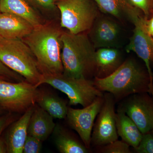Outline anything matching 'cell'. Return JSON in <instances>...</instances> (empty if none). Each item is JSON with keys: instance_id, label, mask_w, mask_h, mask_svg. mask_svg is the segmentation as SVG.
Returning a JSON list of instances; mask_svg holds the SVG:
<instances>
[{"instance_id": "1", "label": "cell", "mask_w": 153, "mask_h": 153, "mask_svg": "<svg viewBox=\"0 0 153 153\" xmlns=\"http://www.w3.org/2000/svg\"><path fill=\"white\" fill-rule=\"evenodd\" d=\"M61 28L54 22H46L22 39L33 52L42 74L63 73Z\"/></svg>"}, {"instance_id": "2", "label": "cell", "mask_w": 153, "mask_h": 153, "mask_svg": "<svg viewBox=\"0 0 153 153\" xmlns=\"http://www.w3.org/2000/svg\"><path fill=\"white\" fill-rule=\"evenodd\" d=\"M61 41L63 74L76 78H88L95 72L96 52L88 36L85 33L74 34L63 31Z\"/></svg>"}, {"instance_id": "3", "label": "cell", "mask_w": 153, "mask_h": 153, "mask_svg": "<svg viewBox=\"0 0 153 153\" xmlns=\"http://www.w3.org/2000/svg\"><path fill=\"white\" fill-rule=\"evenodd\" d=\"M93 81L99 90L111 93L117 99L149 92V75L131 59L126 60L109 76L102 78L95 77Z\"/></svg>"}, {"instance_id": "4", "label": "cell", "mask_w": 153, "mask_h": 153, "mask_svg": "<svg viewBox=\"0 0 153 153\" xmlns=\"http://www.w3.org/2000/svg\"><path fill=\"white\" fill-rule=\"evenodd\" d=\"M0 61L37 87L42 77L36 58L22 39L0 37Z\"/></svg>"}, {"instance_id": "5", "label": "cell", "mask_w": 153, "mask_h": 153, "mask_svg": "<svg viewBox=\"0 0 153 153\" xmlns=\"http://www.w3.org/2000/svg\"><path fill=\"white\" fill-rule=\"evenodd\" d=\"M47 84L66 94L69 104H79L83 107L88 106L97 97H103L101 91L97 88L94 81L88 78H76L65 75L42 74L39 86Z\"/></svg>"}, {"instance_id": "6", "label": "cell", "mask_w": 153, "mask_h": 153, "mask_svg": "<svg viewBox=\"0 0 153 153\" xmlns=\"http://www.w3.org/2000/svg\"><path fill=\"white\" fill-rule=\"evenodd\" d=\"M56 6L60 12V27L72 34L88 31L98 16L90 0H57Z\"/></svg>"}, {"instance_id": "7", "label": "cell", "mask_w": 153, "mask_h": 153, "mask_svg": "<svg viewBox=\"0 0 153 153\" xmlns=\"http://www.w3.org/2000/svg\"><path fill=\"white\" fill-rule=\"evenodd\" d=\"M0 79V106L15 112H25L36 104L40 90L26 81L12 82Z\"/></svg>"}, {"instance_id": "8", "label": "cell", "mask_w": 153, "mask_h": 153, "mask_svg": "<svg viewBox=\"0 0 153 153\" xmlns=\"http://www.w3.org/2000/svg\"><path fill=\"white\" fill-rule=\"evenodd\" d=\"M116 114L114 97L108 93L104 96L103 104L94 126L91 143L100 146L118 140Z\"/></svg>"}, {"instance_id": "9", "label": "cell", "mask_w": 153, "mask_h": 153, "mask_svg": "<svg viewBox=\"0 0 153 153\" xmlns=\"http://www.w3.org/2000/svg\"><path fill=\"white\" fill-rule=\"evenodd\" d=\"M103 101L104 96L97 97L91 104L82 109L68 108L66 117L68 124L77 133L87 148L90 146L94 120Z\"/></svg>"}, {"instance_id": "10", "label": "cell", "mask_w": 153, "mask_h": 153, "mask_svg": "<svg viewBox=\"0 0 153 153\" xmlns=\"http://www.w3.org/2000/svg\"><path fill=\"white\" fill-rule=\"evenodd\" d=\"M144 19L141 17L134 23L133 34L126 50L127 52H135L145 62L149 77V93L153 97V74L151 68L153 61V40L145 29Z\"/></svg>"}, {"instance_id": "11", "label": "cell", "mask_w": 153, "mask_h": 153, "mask_svg": "<svg viewBox=\"0 0 153 153\" xmlns=\"http://www.w3.org/2000/svg\"><path fill=\"white\" fill-rule=\"evenodd\" d=\"M141 94L131 96L120 108L131 119L143 134L153 129V101L147 96Z\"/></svg>"}, {"instance_id": "12", "label": "cell", "mask_w": 153, "mask_h": 153, "mask_svg": "<svg viewBox=\"0 0 153 153\" xmlns=\"http://www.w3.org/2000/svg\"><path fill=\"white\" fill-rule=\"evenodd\" d=\"M89 31V39L95 49L118 48L120 29L112 19L97 16Z\"/></svg>"}, {"instance_id": "13", "label": "cell", "mask_w": 153, "mask_h": 153, "mask_svg": "<svg viewBox=\"0 0 153 153\" xmlns=\"http://www.w3.org/2000/svg\"><path fill=\"white\" fill-rule=\"evenodd\" d=\"M34 106L30 107L27 109L9 129L5 142L7 153H23V147L28 135V126Z\"/></svg>"}, {"instance_id": "14", "label": "cell", "mask_w": 153, "mask_h": 153, "mask_svg": "<svg viewBox=\"0 0 153 153\" xmlns=\"http://www.w3.org/2000/svg\"><path fill=\"white\" fill-rule=\"evenodd\" d=\"M34 27L25 19L14 14L0 13V37L6 39H23Z\"/></svg>"}, {"instance_id": "15", "label": "cell", "mask_w": 153, "mask_h": 153, "mask_svg": "<svg viewBox=\"0 0 153 153\" xmlns=\"http://www.w3.org/2000/svg\"><path fill=\"white\" fill-rule=\"evenodd\" d=\"M123 62L118 48L106 47L98 49L95 54V77L102 78L109 76Z\"/></svg>"}, {"instance_id": "16", "label": "cell", "mask_w": 153, "mask_h": 153, "mask_svg": "<svg viewBox=\"0 0 153 153\" xmlns=\"http://www.w3.org/2000/svg\"><path fill=\"white\" fill-rule=\"evenodd\" d=\"M100 10L119 20H128L134 24L142 16L141 12L128 0H93Z\"/></svg>"}, {"instance_id": "17", "label": "cell", "mask_w": 153, "mask_h": 153, "mask_svg": "<svg viewBox=\"0 0 153 153\" xmlns=\"http://www.w3.org/2000/svg\"><path fill=\"white\" fill-rule=\"evenodd\" d=\"M54 118L38 105L34 106L28 128V134L36 137L41 141L49 137L55 130Z\"/></svg>"}, {"instance_id": "18", "label": "cell", "mask_w": 153, "mask_h": 153, "mask_svg": "<svg viewBox=\"0 0 153 153\" xmlns=\"http://www.w3.org/2000/svg\"><path fill=\"white\" fill-rule=\"evenodd\" d=\"M0 11L22 17L34 27L45 23L40 13L33 8L27 0H0Z\"/></svg>"}, {"instance_id": "19", "label": "cell", "mask_w": 153, "mask_h": 153, "mask_svg": "<svg viewBox=\"0 0 153 153\" xmlns=\"http://www.w3.org/2000/svg\"><path fill=\"white\" fill-rule=\"evenodd\" d=\"M116 124L118 135L130 146L136 148L141 140L143 134L131 119L120 108L116 114Z\"/></svg>"}, {"instance_id": "20", "label": "cell", "mask_w": 153, "mask_h": 153, "mask_svg": "<svg viewBox=\"0 0 153 153\" xmlns=\"http://www.w3.org/2000/svg\"><path fill=\"white\" fill-rule=\"evenodd\" d=\"M36 104L54 118L63 119L66 117L68 107L63 100L54 94L40 90Z\"/></svg>"}, {"instance_id": "21", "label": "cell", "mask_w": 153, "mask_h": 153, "mask_svg": "<svg viewBox=\"0 0 153 153\" xmlns=\"http://www.w3.org/2000/svg\"><path fill=\"white\" fill-rule=\"evenodd\" d=\"M55 144L61 153H86L88 152L85 145L63 131L58 130L55 137Z\"/></svg>"}, {"instance_id": "22", "label": "cell", "mask_w": 153, "mask_h": 153, "mask_svg": "<svg viewBox=\"0 0 153 153\" xmlns=\"http://www.w3.org/2000/svg\"><path fill=\"white\" fill-rule=\"evenodd\" d=\"M30 5L38 12L49 13L57 10V0H27Z\"/></svg>"}, {"instance_id": "23", "label": "cell", "mask_w": 153, "mask_h": 153, "mask_svg": "<svg viewBox=\"0 0 153 153\" xmlns=\"http://www.w3.org/2000/svg\"><path fill=\"white\" fill-rule=\"evenodd\" d=\"M130 146L123 141L117 140L105 145L101 152L105 153H131Z\"/></svg>"}, {"instance_id": "24", "label": "cell", "mask_w": 153, "mask_h": 153, "mask_svg": "<svg viewBox=\"0 0 153 153\" xmlns=\"http://www.w3.org/2000/svg\"><path fill=\"white\" fill-rule=\"evenodd\" d=\"M131 4L138 9L149 19L153 16V0H128Z\"/></svg>"}, {"instance_id": "25", "label": "cell", "mask_w": 153, "mask_h": 153, "mask_svg": "<svg viewBox=\"0 0 153 153\" xmlns=\"http://www.w3.org/2000/svg\"><path fill=\"white\" fill-rule=\"evenodd\" d=\"M42 149V141L36 137L28 135L23 147V153H39Z\"/></svg>"}, {"instance_id": "26", "label": "cell", "mask_w": 153, "mask_h": 153, "mask_svg": "<svg viewBox=\"0 0 153 153\" xmlns=\"http://www.w3.org/2000/svg\"><path fill=\"white\" fill-rule=\"evenodd\" d=\"M134 149L139 153H153V136L150 132L143 134L139 144Z\"/></svg>"}, {"instance_id": "27", "label": "cell", "mask_w": 153, "mask_h": 153, "mask_svg": "<svg viewBox=\"0 0 153 153\" xmlns=\"http://www.w3.org/2000/svg\"><path fill=\"white\" fill-rule=\"evenodd\" d=\"M0 75L5 77L7 79L16 80L17 82L25 80L24 77L8 68L1 61H0Z\"/></svg>"}, {"instance_id": "28", "label": "cell", "mask_w": 153, "mask_h": 153, "mask_svg": "<svg viewBox=\"0 0 153 153\" xmlns=\"http://www.w3.org/2000/svg\"><path fill=\"white\" fill-rule=\"evenodd\" d=\"M12 122V117L9 116H4L0 117V135Z\"/></svg>"}, {"instance_id": "29", "label": "cell", "mask_w": 153, "mask_h": 153, "mask_svg": "<svg viewBox=\"0 0 153 153\" xmlns=\"http://www.w3.org/2000/svg\"><path fill=\"white\" fill-rule=\"evenodd\" d=\"M7 147L5 143L4 142V141L1 138H0V153H7Z\"/></svg>"}, {"instance_id": "30", "label": "cell", "mask_w": 153, "mask_h": 153, "mask_svg": "<svg viewBox=\"0 0 153 153\" xmlns=\"http://www.w3.org/2000/svg\"><path fill=\"white\" fill-rule=\"evenodd\" d=\"M146 31L153 40V20L148 26Z\"/></svg>"}, {"instance_id": "31", "label": "cell", "mask_w": 153, "mask_h": 153, "mask_svg": "<svg viewBox=\"0 0 153 153\" xmlns=\"http://www.w3.org/2000/svg\"><path fill=\"white\" fill-rule=\"evenodd\" d=\"M0 79H7V78H6L5 77H4V76H1L0 75Z\"/></svg>"}, {"instance_id": "32", "label": "cell", "mask_w": 153, "mask_h": 153, "mask_svg": "<svg viewBox=\"0 0 153 153\" xmlns=\"http://www.w3.org/2000/svg\"><path fill=\"white\" fill-rule=\"evenodd\" d=\"M150 132L151 133V134H152V135L153 136V129L152 131H151Z\"/></svg>"}, {"instance_id": "33", "label": "cell", "mask_w": 153, "mask_h": 153, "mask_svg": "<svg viewBox=\"0 0 153 153\" xmlns=\"http://www.w3.org/2000/svg\"><path fill=\"white\" fill-rule=\"evenodd\" d=\"M2 109H3L1 107V106H0V112L1 111V110Z\"/></svg>"}, {"instance_id": "34", "label": "cell", "mask_w": 153, "mask_h": 153, "mask_svg": "<svg viewBox=\"0 0 153 153\" xmlns=\"http://www.w3.org/2000/svg\"><path fill=\"white\" fill-rule=\"evenodd\" d=\"M0 13H1V11H0Z\"/></svg>"}]
</instances>
